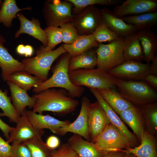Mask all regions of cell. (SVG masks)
Segmentation results:
<instances>
[{
  "mask_svg": "<svg viewBox=\"0 0 157 157\" xmlns=\"http://www.w3.org/2000/svg\"><path fill=\"white\" fill-rule=\"evenodd\" d=\"M98 90L106 102L118 115L134 105L124 99L115 89Z\"/></svg>",
  "mask_w": 157,
  "mask_h": 157,
  "instance_id": "484cf974",
  "label": "cell"
},
{
  "mask_svg": "<svg viewBox=\"0 0 157 157\" xmlns=\"http://www.w3.org/2000/svg\"><path fill=\"white\" fill-rule=\"evenodd\" d=\"M71 3L74 7L72 13L74 16L80 13L86 8L96 5H117L121 2L119 0H67Z\"/></svg>",
  "mask_w": 157,
  "mask_h": 157,
  "instance_id": "e575fe53",
  "label": "cell"
},
{
  "mask_svg": "<svg viewBox=\"0 0 157 157\" xmlns=\"http://www.w3.org/2000/svg\"><path fill=\"white\" fill-rule=\"evenodd\" d=\"M125 154L123 150L111 152L105 154L103 157H124Z\"/></svg>",
  "mask_w": 157,
  "mask_h": 157,
  "instance_id": "bcb514c9",
  "label": "cell"
},
{
  "mask_svg": "<svg viewBox=\"0 0 157 157\" xmlns=\"http://www.w3.org/2000/svg\"><path fill=\"white\" fill-rule=\"evenodd\" d=\"M50 157H79L68 143H63L55 150Z\"/></svg>",
  "mask_w": 157,
  "mask_h": 157,
  "instance_id": "ab89813d",
  "label": "cell"
},
{
  "mask_svg": "<svg viewBox=\"0 0 157 157\" xmlns=\"http://www.w3.org/2000/svg\"><path fill=\"white\" fill-rule=\"evenodd\" d=\"M116 86L126 100L137 106L156 102V90L143 80L128 81L117 79Z\"/></svg>",
  "mask_w": 157,
  "mask_h": 157,
  "instance_id": "3957f363",
  "label": "cell"
},
{
  "mask_svg": "<svg viewBox=\"0 0 157 157\" xmlns=\"http://www.w3.org/2000/svg\"><path fill=\"white\" fill-rule=\"evenodd\" d=\"M70 58L67 52L59 56L52 68L51 76L38 86L33 88V92L36 94L48 88H59L67 90L73 98L80 97L85 89L83 86L75 85L69 78L68 67Z\"/></svg>",
  "mask_w": 157,
  "mask_h": 157,
  "instance_id": "7a4b0ae2",
  "label": "cell"
},
{
  "mask_svg": "<svg viewBox=\"0 0 157 157\" xmlns=\"http://www.w3.org/2000/svg\"><path fill=\"white\" fill-rule=\"evenodd\" d=\"M26 113L28 119L35 129H48L55 134L60 128L71 123L68 120H59L49 115L37 114L33 110H26Z\"/></svg>",
  "mask_w": 157,
  "mask_h": 157,
  "instance_id": "2e32d148",
  "label": "cell"
},
{
  "mask_svg": "<svg viewBox=\"0 0 157 157\" xmlns=\"http://www.w3.org/2000/svg\"><path fill=\"white\" fill-rule=\"evenodd\" d=\"M143 81L154 90H157V76L148 74L145 76Z\"/></svg>",
  "mask_w": 157,
  "mask_h": 157,
  "instance_id": "7bdbcfd3",
  "label": "cell"
},
{
  "mask_svg": "<svg viewBox=\"0 0 157 157\" xmlns=\"http://www.w3.org/2000/svg\"><path fill=\"white\" fill-rule=\"evenodd\" d=\"M66 51L63 44L55 50L46 51L41 46L36 52V56L22 60L25 71L34 75L42 81L48 79L49 72L54 61Z\"/></svg>",
  "mask_w": 157,
  "mask_h": 157,
  "instance_id": "5b68a950",
  "label": "cell"
},
{
  "mask_svg": "<svg viewBox=\"0 0 157 157\" xmlns=\"http://www.w3.org/2000/svg\"><path fill=\"white\" fill-rule=\"evenodd\" d=\"M138 146L123 150L126 153L132 154L137 157H157V142L155 137L145 129Z\"/></svg>",
  "mask_w": 157,
  "mask_h": 157,
  "instance_id": "603a6c76",
  "label": "cell"
},
{
  "mask_svg": "<svg viewBox=\"0 0 157 157\" xmlns=\"http://www.w3.org/2000/svg\"><path fill=\"white\" fill-rule=\"evenodd\" d=\"M73 5L67 0H48L44 2L43 12L47 26L60 27L72 22Z\"/></svg>",
  "mask_w": 157,
  "mask_h": 157,
  "instance_id": "ba28073f",
  "label": "cell"
},
{
  "mask_svg": "<svg viewBox=\"0 0 157 157\" xmlns=\"http://www.w3.org/2000/svg\"><path fill=\"white\" fill-rule=\"evenodd\" d=\"M142 115L145 129L156 137L157 133V103L155 102L138 106Z\"/></svg>",
  "mask_w": 157,
  "mask_h": 157,
  "instance_id": "f1b7e54d",
  "label": "cell"
},
{
  "mask_svg": "<svg viewBox=\"0 0 157 157\" xmlns=\"http://www.w3.org/2000/svg\"><path fill=\"white\" fill-rule=\"evenodd\" d=\"M8 81L13 83L26 91L30 90L32 88L38 86L43 82L25 71H18L13 73L8 78L6 82Z\"/></svg>",
  "mask_w": 157,
  "mask_h": 157,
  "instance_id": "4dcf8cb0",
  "label": "cell"
},
{
  "mask_svg": "<svg viewBox=\"0 0 157 157\" xmlns=\"http://www.w3.org/2000/svg\"><path fill=\"white\" fill-rule=\"evenodd\" d=\"M33 96L36 100L32 110L39 114L48 111L64 116L74 112L79 104L67 90L61 88H48Z\"/></svg>",
  "mask_w": 157,
  "mask_h": 157,
  "instance_id": "6da1fadb",
  "label": "cell"
},
{
  "mask_svg": "<svg viewBox=\"0 0 157 157\" xmlns=\"http://www.w3.org/2000/svg\"><path fill=\"white\" fill-rule=\"evenodd\" d=\"M30 7L22 9L17 6L15 0H4L0 10V23H2L6 27L10 28L12 25V21L16 18L17 13L24 10H31Z\"/></svg>",
  "mask_w": 157,
  "mask_h": 157,
  "instance_id": "1f68e13d",
  "label": "cell"
},
{
  "mask_svg": "<svg viewBox=\"0 0 157 157\" xmlns=\"http://www.w3.org/2000/svg\"><path fill=\"white\" fill-rule=\"evenodd\" d=\"M12 146L0 136V157H11Z\"/></svg>",
  "mask_w": 157,
  "mask_h": 157,
  "instance_id": "60d3db41",
  "label": "cell"
},
{
  "mask_svg": "<svg viewBox=\"0 0 157 157\" xmlns=\"http://www.w3.org/2000/svg\"><path fill=\"white\" fill-rule=\"evenodd\" d=\"M108 117L97 101L90 103L88 127L90 142H92L110 123Z\"/></svg>",
  "mask_w": 157,
  "mask_h": 157,
  "instance_id": "5bb4252c",
  "label": "cell"
},
{
  "mask_svg": "<svg viewBox=\"0 0 157 157\" xmlns=\"http://www.w3.org/2000/svg\"><path fill=\"white\" fill-rule=\"evenodd\" d=\"M22 143L28 148L32 157H50L54 151L50 150L47 147L41 136H35Z\"/></svg>",
  "mask_w": 157,
  "mask_h": 157,
  "instance_id": "d6a6232c",
  "label": "cell"
},
{
  "mask_svg": "<svg viewBox=\"0 0 157 157\" xmlns=\"http://www.w3.org/2000/svg\"><path fill=\"white\" fill-rule=\"evenodd\" d=\"M150 65L133 60L124 62L107 72L117 79L128 81L143 80L150 74Z\"/></svg>",
  "mask_w": 157,
  "mask_h": 157,
  "instance_id": "30bf717a",
  "label": "cell"
},
{
  "mask_svg": "<svg viewBox=\"0 0 157 157\" xmlns=\"http://www.w3.org/2000/svg\"><path fill=\"white\" fill-rule=\"evenodd\" d=\"M97 65L96 49L93 48L71 58L68 67L69 72L81 69H93Z\"/></svg>",
  "mask_w": 157,
  "mask_h": 157,
  "instance_id": "4316f807",
  "label": "cell"
},
{
  "mask_svg": "<svg viewBox=\"0 0 157 157\" xmlns=\"http://www.w3.org/2000/svg\"><path fill=\"white\" fill-rule=\"evenodd\" d=\"M107 115L110 123L120 129L129 138L135 147L139 145V141L135 134L129 131L119 115L103 98L98 90L90 89Z\"/></svg>",
  "mask_w": 157,
  "mask_h": 157,
  "instance_id": "e0dca14e",
  "label": "cell"
},
{
  "mask_svg": "<svg viewBox=\"0 0 157 157\" xmlns=\"http://www.w3.org/2000/svg\"><path fill=\"white\" fill-rule=\"evenodd\" d=\"M14 128V127H12L4 122L0 118V129L7 140L9 138L10 132Z\"/></svg>",
  "mask_w": 157,
  "mask_h": 157,
  "instance_id": "ee69618b",
  "label": "cell"
},
{
  "mask_svg": "<svg viewBox=\"0 0 157 157\" xmlns=\"http://www.w3.org/2000/svg\"><path fill=\"white\" fill-rule=\"evenodd\" d=\"M125 40V38H121L106 44H99L96 49L97 68L107 72L124 62Z\"/></svg>",
  "mask_w": 157,
  "mask_h": 157,
  "instance_id": "52a82bcc",
  "label": "cell"
},
{
  "mask_svg": "<svg viewBox=\"0 0 157 157\" xmlns=\"http://www.w3.org/2000/svg\"><path fill=\"white\" fill-rule=\"evenodd\" d=\"M44 30L46 34L47 44L46 47H41L46 51L53 50L57 45L62 42L61 29L59 27L47 26Z\"/></svg>",
  "mask_w": 157,
  "mask_h": 157,
  "instance_id": "d590c367",
  "label": "cell"
},
{
  "mask_svg": "<svg viewBox=\"0 0 157 157\" xmlns=\"http://www.w3.org/2000/svg\"><path fill=\"white\" fill-rule=\"evenodd\" d=\"M2 0H0V8H1L3 3Z\"/></svg>",
  "mask_w": 157,
  "mask_h": 157,
  "instance_id": "f907efd6",
  "label": "cell"
},
{
  "mask_svg": "<svg viewBox=\"0 0 157 157\" xmlns=\"http://www.w3.org/2000/svg\"><path fill=\"white\" fill-rule=\"evenodd\" d=\"M67 143L79 157H103L105 154L93 142L77 134L74 133Z\"/></svg>",
  "mask_w": 157,
  "mask_h": 157,
  "instance_id": "44dd1931",
  "label": "cell"
},
{
  "mask_svg": "<svg viewBox=\"0 0 157 157\" xmlns=\"http://www.w3.org/2000/svg\"><path fill=\"white\" fill-rule=\"evenodd\" d=\"M6 42L4 37L0 34V67L2 79L6 81L8 77L13 73L25 71V68L24 64L15 59L4 46Z\"/></svg>",
  "mask_w": 157,
  "mask_h": 157,
  "instance_id": "ac0fdd59",
  "label": "cell"
},
{
  "mask_svg": "<svg viewBox=\"0 0 157 157\" xmlns=\"http://www.w3.org/2000/svg\"><path fill=\"white\" fill-rule=\"evenodd\" d=\"M157 0H127L116 6L113 11L119 18L157 12Z\"/></svg>",
  "mask_w": 157,
  "mask_h": 157,
  "instance_id": "7c38bea8",
  "label": "cell"
},
{
  "mask_svg": "<svg viewBox=\"0 0 157 157\" xmlns=\"http://www.w3.org/2000/svg\"><path fill=\"white\" fill-rule=\"evenodd\" d=\"M16 51L17 53L20 55H24L25 52V45L20 44L16 48Z\"/></svg>",
  "mask_w": 157,
  "mask_h": 157,
  "instance_id": "c3c4849f",
  "label": "cell"
},
{
  "mask_svg": "<svg viewBox=\"0 0 157 157\" xmlns=\"http://www.w3.org/2000/svg\"><path fill=\"white\" fill-rule=\"evenodd\" d=\"M60 28L63 44H69L72 43L79 36L76 28L72 22L62 25Z\"/></svg>",
  "mask_w": 157,
  "mask_h": 157,
  "instance_id": "74e56055",
  "label": "cell"
},
{
  "mask_svg": "<svg viewBox=\"0 0 157 157\" xmlns=\"http://www.w3.org/2000/svg\"><path fill=\"white\" fill-rule=\"evenodd\" d=\"M72 22L79 35L92 34L103 22L101 9L95 6H89L74 16Z\"/></svg>",
  "mask_w": 157,
  "mask_h": 157,
  "instance_id": "9c48e42d",
  "label": "cell"
},
{
  "mask_svg": "<svg viewBox=\"0 0 157 157\" xmlns=\"http://www.w3.org/2000/svg\"><path fill=\"white\" fill-rule=\"evenodd\" d=\"M26 110L21 115L16 127L10 132L9 138L6 141L8 143H22L37 136H42L44 133V129H36L33 126L27 117Z\"/></svg>",
  "mask_w": 157,
  "mask_h": 157,
  "instance_id": "4fadbf2b",
  "label": "cell"
},
{
  "mask_svg": "<svg viewBox=\"0 0 157 157\" xmlns=\"http://www.w3.org/2000/svg\"><path fill=\"white\" fill-rule=\"evenodd\" d=\"M136 33L142 48L143 60L149 64L156 55L157 36L150 29L138 30Z\"/></svg>",
  "mask_w": 157,
  "mask_h": 157,
  "instance_id": "cb8c5ba5",
  "label": "cell"
},
{
  "mask_svg": "<svg viewBox=\"0 0 157 157\" xmlns=\"http://www.w3.org/2000/svg\"><path fill=\"white\" fill-rule=\"evenodd\" d=\"M92 142L104 154L135 147L120 129L110 123Z\"/></svg>",
  "mask_w": 157,
  "mask_h": 157,
  "instance_id": "8992f818",
  "label": "cell"
},
{
  "mask_svg": "<svg viewBox=\"0 0 157 157\" xmlns=\"http://www.w3.org/2000/svg\"><path fill=\"white\" fill-rule=\"evenodd\" d=\"M121 119L133 131L140 143L145 130L143 118L138 106H133L120 112L118 115Z\"/></svg>",
  "mask_w": 157,
  "mask_h": 157,
  "instance_id": "ffe728a7",
  "label": "cell"
},
{
  "mask_svg": "<svg viewBox=\"0 0 157 157\" xmlns=\"http://www.w3.org/2000/svg\"><path fill=\"white\" fill-rule=\"evenodd\" d=\"M101 11L104 23L119 38H125L138 31L134 26L115 16L109 8H104Z\"/></svg>",
  "mask_w": 157,
  "mask_h": 157,
  "instance_id": "9a60e30c",
  "label": "cell"
},
{
  "mask_svg": "<svg viewBox=\"0 0 157 157\" xmlns=\"http://www.w3.org/2000/svg\"><path fill=\"white\" fill-rule=\"evenodd\" d=\"M17 16L20 25L19 29L15 33V37L18 38L21 34H27L39 40L43 46L46 47L47 41L46 33L41 27L39 20L34 18L29 20L21 13H17Z\"/></svg>",
  "mask_w": 157,
  "mask_h": 157,
  "instance_id": "d6986e66",
  "label": "cell"
},
{
  "mask_svg": "<svg viewBox=\"0 0 157 157\" xmlns=\"http://www.w3.org/2000/svg\"><path fill=\"white\" fill-rule=\"evenodd\" d=\"M11 157H32L27 147L22 143L12 142Z\"/></svg>",
  "mask_w": 157,
  "mask_h": 157,
  "instance_id": "f35d334b",
  "label": "cell"
},
{
  "mask_svg": "<svg viewBox=\"0 0 157 157\" xmlns=\"http://www.w3.org/2000/svg\"><path fill=\"white\" fill-rule=\"evenodd\" d=\"M7 83L10 92L13 104L20 115L26 110V107L30 109L33 108L36 100L34 97L29 96L26 91L12 82L8 81Z\"/></svg>",
  "mask_w": 157,
  "mask_h": 157,
  "instance_id": "7402d4cb",
  "label": "cell"
},
{
  "mask_svg": "<svg viewBox=\"0 0 157 157\" xmlns=\"http://www.w3.org/2000/svg\"><path fill=\"white\" fill-rule=\"evenodd\" d=\"M69 75L75 85L98 90L115 89L117 80L107 72L97 68L78 69L69 72Z\"/></svg>",
  "mask_w": 157,
  "mask_h": 157,
  "instance_id": "277c9868",
  "label": "cell"
},
{
  "mask_svg": "<svg viewBox=\"0 0 157 157\" xmlns=\"http://www.w3.org/2000/svg\"><path fill=\"white\" fill-rule=\"evenodd\" d=\"M120 18L126 23L134 26L138 31L149 29L157 23V12L126 16Z\"/></svg>",
  "mask_w": 157,
  "mask_h": 157,
  "instance_id": "f546056e",
  "label": "cell"
},
{
  "mask_svg": "<svg viewBox=\"0 0 157 157\" xmlns=\"http://www.w3.org/2000/svg\"><path fill=\"white\" fill-rule=\"evenodd\" d=\"M99 44L94 39L92 34L79 35L72 43L69 44H63V46L71 58L94 48H97Z\"/></svg>",
  "mask_w": 157,
  "mask_h": 157,
  "instance_id": "d4e9b609",
  "label": "cell"
},
{
  "mask_svg": "<svg viewBox=\"0 0 157 157\" xmlns=\"http://www.w3.org/2000/svg\"><path fill=\"white\" fill-rule=\"evenodd\" d=\"M92 35L94 39L99 44L106 42H110L120 38L109 29L103 21Z\"/></svg>",
  "mask_w": 157,
  "mask_h": 157,
  "instance_id": "8d00e7d4",
  "label": "cell"
},
{
  "mask_svg": "<svg viewBox=\"0 0 157 157\" xmlns=\"http://www.w3.org/2000/svg\"><path fill=\"white\" fill-rule=\"evenodd\" d=\"M46 144L47 147L50 150L54 151L60 146V141L57 136L52 135L47 138Z\"/></svg>",
  "mask_w": 157,
  "mask_h": 157,
  "instance_id": "b9f144b4",
  "label": "cell"
},
{
  "mask_svg": "<svg viewBox=\"0 0 157 157\" xmlns=\"http://www.w3.org/2000/svg\"><path fill=\"white\" fill-rule=\"evenodd\" d=\"M34 50L33 47L29 45H25V52L24 56L26 57H31L33 55Z\"/></svg>",
  "mask_w": 157,
  "mask_h": 157,
  "instance_id": "7dc6e473",
  "label": "cell"
},
{
  "mask_svg": "<svg viewBox=\"0 0 157 157\" xmlns=\"http://www.w3.org/2000/svg\"><path fill=\"white\" fill-rule=\"evenodd\" d=\"M0 108L3 111L0 113V116L7 117L10 122L16 123L21 115L12 103L10 98L0 89Z\"/></svg>",
  "mask_w": 157,
  "mask_h": 157,
  "instance_id": "836d02e7",
  "label": "cell"
},
{
  "mask_svg": "<svg viewBox=\"0 0 157 157\" xmlns=\"http://www.w3.org/2000/svg\"><path fill=\"white\" fill-rule=\"evenodd\" d=\"M150 66V74L157 76V55L156 54L151 61Z\"/></svg>",
  "mask_w": 157,
  "mask_h": 157,
  "instance_id": "f6af8a7d",
  "label": "cell"
},
{
  "mask_svg": "<svg viewBox=\"0 0 157 157\" xmlns=\"http://www.w3.org/2000/svg\"><path fill=\"white\" fill-rule=\"evenodd\" d=\"M123 55L125 60L141 62L143 60L142 48L136 32L125 37Z\"/></svg>",
  "mask_w": 157,
  "mask_h": 157,
  "instance_id": "83f0119b",
  "label": "cell"
},
{
  "mask_svg": "<svg viewBox=\"0 0 157 157\" xmlns=\"http://www.w3.org/2000/svg\"><path fill=\"white\" fill-rule=\"evenodd\" d=\"M124 157H137L135 155L131 154L125 153Z\"/></svg>",
  "mask_w": 157,
  "mask_h": 157,
  "instance_id": "681fc988",
  "label": "cell"
},
{
  "mask_svg": "<svg viewBox=\"0 0 157 157\" xmlns=\"http://www.w3.org/2000/svg\"><path fill=\"white\" fill-rule=\"evenodd\" d=\"M90 101L86 96L81 100L80 113L76 119L72 123L60 128L56 133L63 135L68 132L79 135L85 140L90 142L88 127V119Z\"/></svg>",
  "mask_w": 157,
  "mask_h": 157,
  "instance_id": "8fae6325",
  "label": "cell"
}]
</instances>
